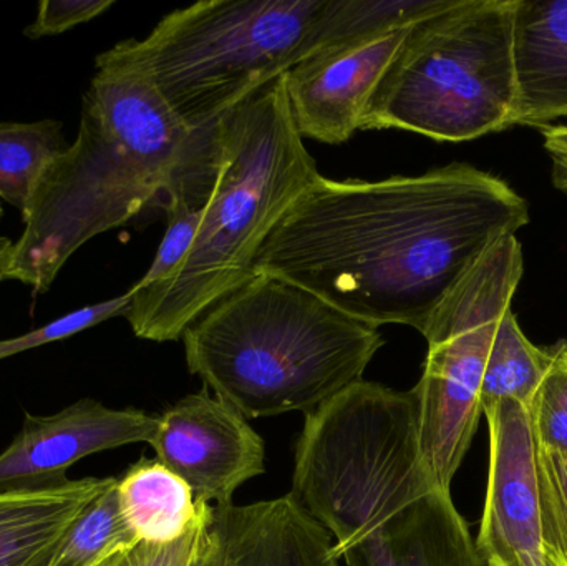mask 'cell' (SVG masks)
I'll return each instance as SVG.
<instances>
[{
  "label": "cell",
  "mask_w": 567,
  "mask_h": 566,
  "mask_svg": "<svg viewBox=\"0 0 567 566\" xmlns=\"http://www.w3.org/2000/svg\"><path fill=\"white\" fill-rule=\"evenodd\" d=\"M2 218H3V205H2V202H0V223H2Z\"/></svg>",
  "instance_id": "f1b7e54d"
},
{
  "label": "cell",
  "mask_w": 567,
  "mask_h": 566,
  "mask_svg": "<svg viewBox=\"0 0 567 566\" xmlns=\"http://www.w3.org/2000/svg\"><path fill=\"white\" fill-rule=\"evenodd\" d=\"M536 445L567 455V342L551 348L548 371L529 405Z\"/></svg>",
  "instance_id": "7402d4cb"
},
{
  "label": "cell",
  "mask_w": 567,
  "mask_h": 566,
  "mask_svg": "<svg viewBox=\"0 0 567 566\" xmlns=\"http://www.w3.org/2000/svg\"><path fill=\"white\" fill-rule=\"evenodd\" d=\"M326 0H206L130 39L169 109L193 132L284 75L307 53Z\"/></svg>",
  "instance_id": "52a82bcc"
},
{
  "label": "cell",
  "mask_w": 567,
  "mask_h": 566,
  "mask_svg": "<svg viewBox=\"0 0 567 566\" xmlns=\"http://www.w3.org/2000/svg\"><path fill=\"white\" fill-rule=\"evenodd\" d=\"M156 461L188 484L196 502L231 505L245 482L265 474L261 435L245 415L206 392L186 395L159 415Z\"/></svg>",
  "instance_id": "30bf717a"
},
{
  "label": "cell",
  "mask_w": 567,
  "mask_h": 566,
  "mask_svg": "<svg viewBox=\"0 0 567 566\" xmlns=\"http://www.w3.org/2000/svg\"><path fill=\"white\" fill-rule=\"evenodd\" d=\"M483 415L489 429V471L475 542L480 565L546 566L538 445L529 409L503 401Z\"/></svg>",
  "instance_id": "9c48e42d"
},
{
  "label": "cell",
  "mask_w": 567,
  "mask_h": 566,
  "mask_svg": "<svg viewBox=\"0 0 567 566\" xmlns=\"http://www.w3.org/2000/svg\"><path fill=\"white\" fill-rule=\"evenodd\" d=\"M332 547L292 494L213 508L208 566H343Z\"/></svg>",
  "instance_id": "4fadbf2b"
},
{
  "label": "cell",
  "mask_w": 567,
  "mask_h": 566,
  "mask_svg": "<svg viewBox=\"0 0 567 566\" xmlns=\"http://www.w3.org/2000/svg\"><path fill=\"white\" fill-rule=\"evenodd\" d=\"M538 484L546 555L567 566V455L538 447Z\"/></svg>",
  "instance_id": "cb8c5ba5"
},
{
  "label": "cell",
  "mask_w": 567,
  "mask_h": 566,
  "mask_svg": "<svg viewBox=\"0 0 567 566\" xmlns=\"http://www.w3.org/2000/svg\"><path fill=\"white\" fill-rule=\"evenodd\" d=\"M163 198V208L166 213L165 236L148 271L133 286L136 289L148 288L172 278L179 265L185 261L198 235L203 202L188 192L185 182L178 179Z\"/></svg>",
  "instance_id": "44dd1931"
},
{
  "label": "cell",
  "mask_w": 567,
  "mask_h": 566,
  "mask_svg": "<svg viewBox=\"0 0 567 566\" xmlns=\"http://www.w3.org/2000/svg\"><path fill=\"white\" fill-rule=\"evenodd\" d=\"M158 424L159 415L116 411L93 399L53 415L25 414L19 434L0 454V491L59 481L75 462L99 452L152 444Z\"/></svg>",
  "instance_id": "7c38bea8"
},
{
  "label": "cell",
  "mask_w": 567,
  "mask_h": 566,
  "mask_svg": "<svg viewBox=\"0 0 567 566\" xmlns=\"http://www.w3.org/2000/svg\"><path fill=\"white\" fill-rule=\"evenodd\" d=\"M515 12L516 0H452L413 23L362 130L468 142L516 125Z\"/></svg>",
  "instance_id": "8992f818"
},
{
  "label": "cell",
  "mask_w": 567,
  "mask_h": 566,
  "mask_svg": "<svg viewBox=\"0 0 567 566\" xmlns=\"http://www.w3.org/2000/svg\"><path fill=\"white\" fill-rule=\"evenodd\" d=\"M546 566H563L555 560V558L548 557L546 558Z\"/></svg>",
  "instance_id": "83f0119b"
},
{
  "label": "cell",
  "mask_w": 567,
  "mask_h": 566,
  "mask_svg": "<svg viewBox=\"0 0 567 566\" xmlns=\"http://www.w3.org/2000/svg\"><path fill=\"white\" fill-rule=\"evenodd\" d=\"M290 494L343 566H482L423 459L413 389L362 379L307 414Z\"/></svg>",
  "instance_id": "7a4b0ae2"
},
{
  "label": "cell",
  "mask_w": 567,
  "mask_h": 566,
  "mask_svg": "<svg viewBox=\"0 0 567 566\" xmlns=\"http://www.w3.org/2000/svg\"><path fill=\"white\" fill-rule=\"evenodd\" d=\"M116 485L118 478L80 515L50 566H102L140 544L123 521Z\"/></svg>",
  "instance_id": "ffe728a7"
},
{
  "label": "cell",
  "mask_w": 567,
  "mask_h": 566,
  "mask_svg": "<svg viewBox=\"0 0 567 566\" xmlns=\"http://www.w3.org/2000/svg\"><path fill=\"white\" fill-rule=\"evenodd\" d=\"M182 338L189 372L246 419L310 414L362 381L385 342L379 328L259 272L206 309Z\"/></svg>",
  "instance_id": "5b68a950"
},
{
  "label": "cell",
  "mask_w": 567,
  "mask_h": 566,
  "mask_svg": "<svg viewBox=\"0 0 567 566\" xmlns=\"http://www.w3.org/2000/svg\"><path fill=\"white\" fill-rule=\"evenodd\" d=\"M410 27L317 50L284 73L290 115L302 138L340 145L362 130L370 99Z\"/></svg>",
  "instance_id": "8fae6325"
},
{
  "label": "cell",
  "mask_w": 567,
  "mask_h": 566,
  "mask_svg": "<svg viewBox=\"0 0 567 566\" xmlns=\"http://www.w3.org/2000/svg\"><path fill=\"white\" fill-rule=\"evenodd\" d=\"M115 477H63L0 491V566H50L66 534Z\"/></svg>",
  "instance_id": "5bb4252c"
},
{
  "label": "cell",
  "mask_w": 567,
  "mask_h": 566,
  "mask_svg": "<svg viewBox=\"0 0 567 566\" xmlns=\"http://www.w3.org/2000/svg\"><path fill=\"white\" fill-rule=\"evenodd\" d=\"M545 150L553 163V183L567 192V125L543 128Z\"/></svg>",
  "instance_id": "484cf974"
},
{
  "label": "cell",
  "mask_w": 567,
  "mask_h": 566,
  "mask_svg": "<svg viewBox=\"0 0 567 566\" xmlns=\"http://www.w3.org/2000/svg\"><path fill=\"white\" fill-rule=\"evenodd\" d=\"M13 239L0 235V282L6 281L7 268H9L10 256H12Z\"/></svg>",
  "instance_id": "4316f807"
},
{
  "label": "cell",
  "mask_w": 567,
  "mask_h": 566,
  "mask_svg": "<svg viewBox=\"0 0 567 566\" xmlns=\"http://www.w3.org/2000/svg\"><path fill=\"white\" fill-rule=\"evenodd\" d=\"M169 109L130 39L95 60L79 130L37 183L6 281L43 295L83 245L126 225L188 175L208 148Z\"/></svg>",
  "instance_id": "3957f363"
},
{
  "label": "cell",
  "mask_w": 567,
  "mask_h": 566,
  "mask_svg": "<svg viewBox=\"0 0 567 566\" xmlns=\"http://www.w3.org/2000/svg\"><path fill=\"white\" fill-rule=\"evenodd\" d=\"M113 6L115 0H42L23 35L30 40L60 35L103 16Z\"/></svg>",
  "instance_id": "d4e9b609"
},
{
  "label": "cell",
  "mask_w": 567,
  "mask_h": 566,
  "mask_svg": "<svg viewBox=\"0 0 567 566\" xmlns=\"http://www.w3.org/2000/svg\"><path fill=\"white\" fill-rule=\"evenodd\" d=\"M525 271L515 235L493 243L443 299L423 332L429 354L413 388L423 459L450 491L483 415L480 394L489 349Z\"/></svg>",
  "instance_id": "ba28073f"
},
{
  "label": "cell",
  "mask_w": 567,
  "mask_h": 566,
  "mask_svg": "<svg viewBox=\"0 0 567 566\" xmlns=\"http://www.w3.org/2000/svg\"><path fill=\"white\" fill-rule=\"evenodd\" d=\"M516 125L567 116V0H516Z\"/></svg>",
  "instance_id": "9a60e30c"
},
{
  "label": "cell",
  "mask_w": 567,
  "mask_h": 566,
  "mask_svg": "<svg viewBox=\"0 0 567 566\" xmlns=\"http://www.w3.org/2000/svg\"><path fill=\"white\" fill-rule=\"evenodd\" d=\"M66 146L59 120L0 122V202L23 215L37 183Z\"/></svg>",
  "instance_id": "e0dca14e"
},
{
  "label": "cell",
  "mask_w": 567,
  "mask_h": 566,
  "mask_svg": "<svg viewBox=\"0 0 567 566\" xmlns=\"http://www.w3.org/2000/svg\"><path fill=\"white\" fill-rule=\"evenodd\" d=\"M287 103L282 75L213 128L212 178L193 248L172 278L130 289L136 338L166 342L255 275L265 239L319 178Z\"/></svg>",
  "instance_id": "277c9868"
},
{
  "label": "cell",
  "mask_w": 567,
  "mask_h": 566,
  "mask_svg": "<svg viewBox=\"0 0 567 566\" xmlns=\"http://www.w3.org/2000/svg\"><path fill=\"white\" fill-rule=\"evenodd\" d=\"M130 305H132V292L128 291L118 298L109 299V301L83 306V308L75 309L62 318L53 319L52 322H47L25 335L0 339V361L20 354V352L32 351V349L72 338L86 329L110 321V319L126 318Z\"/></svg>",
  "instance_id": "603a6c76"
},
{
  "label": "cell",
  "mask_w": 567,
  "mask_h": 566,
  "mask_svg": "<svg viewBox=\"0 0 567 566\" xmlns=\"http://www.w3.org/2000/svg\"><path fill=\"white\" fill-rule=\"evenodd\" d=\"M452 0H326L307 53L413 25ZM303 59V56H302Z\"/></svg>",
  "instance_id": "d6986e66"
},
{
  "label": "cell",
  "mask_w": 567,
  "mask_h": 566,
  "mask_svg": "<svg viewBox=\"0 0 567 566\" xmlns=\"http://www.w3.org/2000/svg\"><path fill=\"white\" fill-rule=\"evenodd\" d=\"M116 494L126 527L142 544L166 545L185 537L206 505L162 462L145 457L118 478Z\"/></svg>",
  "instance_id": "2e32d148"
},
{
  "label": "cell",
  "mask_w": 567,
  "mask_h": 566,
  "mask_svg": "<svg viewBox=\"0 0 567 566\" xmlns=\"http://www.w3.org/2000/svg\"><path fill=\"white\" fill-rule=\"evenodd\" d=\"M551 362V348L533 344L509 308L503 315L489 349L483 375L482 411L503 401H516L529 409Z\"/></svg>",
  "instance_id": "ac0fdd59"
},
{
  "label": "cell",
  "mask_w": 567,
  "mask_h": 566,
  "mask_svg": "<svg viewBox=\"0 0 567 566\" xmlns=\"http://www.w3.org/2000/svg\"><path fill=\"white\" fill-rule=\"evenodd\" d=\"M528 223L523 196L466 163L380 182L320 175L269 233L255 272L373 328L423 335L480 256Z\"/></svg>",
  "instance_id": "6da1fadb"
}]
</instances>
